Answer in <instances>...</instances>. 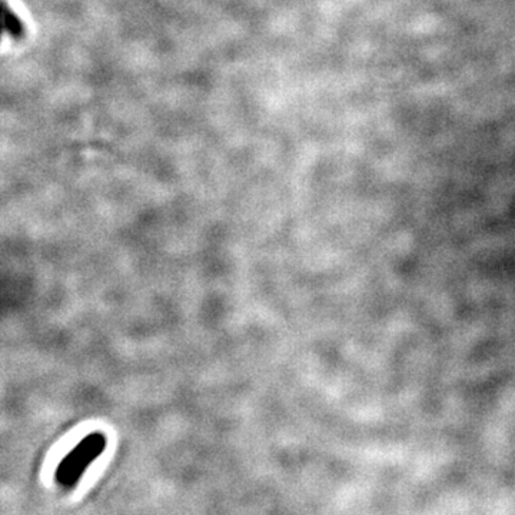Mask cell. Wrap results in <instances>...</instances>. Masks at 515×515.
Wrapping results in <instances>:
<instances>
[]
</instances>
